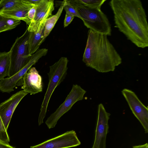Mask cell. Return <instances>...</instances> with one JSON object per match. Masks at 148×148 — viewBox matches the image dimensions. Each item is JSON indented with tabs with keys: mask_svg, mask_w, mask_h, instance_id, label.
Listing matches in <instances>:
<instances>
[{
	"mask_svg": "<svg viewBox=\"0 0 148 148\" xmlns=\"http://www.w3.org/2000/svg\"><path fill=\"white\" fill-rule=\"evenodd\" d=\"M29 34L27 28L24 34L17 37L12 46L10 52V65L8 76L10 77L25 66L29 61L28 40Z\"/></svg>",
	"mask_w": 148,
	"mask_h": 148,
	"instance_id": "cell-5",
	"label": "cell"
},
{
	"mask_svg": "<svg viewBox=\"0 0 148 148\" xmlns=\"http://www.w3.org/2000/svg\"><path fill=\"white\" fill-rule=\"evenodd\" d=\"M73 2L91 8H101L106 0H72Z\"/></svg>",
	"mask_w": 148,
	"mask_h": 148,
	"instance_id": "cell-20",
	"label": "cell"
},
{
	"mask_svg": "<svg viewBox=\"0 0 148 148\" xmlns=\"http://www.w3.org/2000/svg\"><path fill=\"white\" fill-rule=\"evenodd\" d=\"M67 2L77 10L84 25L95 32L108 36L111 35V25L101 8H91L76 3L72 0Z\"/></svg>",
	"mask_w": 148,
	"mask_h": 148,
	"instance_id": "cell-3",
	"label": "cell"
},
{
	"mask_svg": "<svg viewBox=\"0 0 148 148\" xmlns=\"http://www.w3.org/2000/svg\"><path fill=\"white\" fill-rule=\"evenodd\" d=\"M86 91L77 84H73L65 100L47 118L45 123L49 129L54 128L60 118L68 112L77 101L84 99Z\"/></svg>",
	"mask_w": 148,
	"mask_h": 148,
	"instance_id": "cell-6",
	"label": "cell"
},
{
	"mask_svg": "<svg viewBox=\"0 0 148 148\" xmlns=\"http://www.w3.org/2000/svg\"><path fill=\"white\" fill-rule=\"evenodd\" d=\"M54 10L53 0H41L37 5L34 18L27 28L29 32H37L44 26Z\"/></svg>",
	"mask_w": 148,
	"mask_h": 148,
	"instance_id": "cell-11",
	"label": "cell"
},
{
	"mask_svg": "<svg viewBox=\"0 0 148 148\" xmlns=\"http://www.w3.org/2000/svg\"><path fill=\"white\" fill-rule=\"evenodd\" d=\"M48 51L46 48L38 49L31 55L29 62L22 69L12 76L5 78L0 81V90L3 92L9 93L14 91L18 81L21 80L23 82V78L25 74L40 58L46 55Z\"/></svg>",
	"mask_w": 148,
	"mask_h": 148,
	"instance_id": "cell-7",
	"label": "cell"
},
{
	"mask_svg": "<svg viewBox=\"0 0 148 148\" xmlns=\"http://www.w3.org/2000/svg\"><path fill=\"white\" fill-rule=\"evenodd\" d=\"M28 94L23 90H20L0 104V115L6 130L16 108L22 99Z\"/></svg>",
	"mask_w": 148,
	"mask_h": 148,
	"instance_id": "cell-12",
	"label": "cell"
},
{
	"mask_svg": "<svg viewBox=\"0 0 148 148\" xmlns=\"http://www.w3.org/2000/svg\"><path fill=\"white\" fill-rule=\"evenodd\" d=\"M95 140L92 148H106L107 135L109 132L108 121L111 114L100 103L98 106V114Z\"/></svg>",
	"mask_w": 148,
	"mask_h": 148,
	"instance_id": "cell-9",
	"label": "cell"
},
{
	"mask_svg": "<svg viewBox=\"0 0 148 148\" xmlns=\"http://www.w3.org/2000/svg\"><path fill=\"white\" fill-rule=\"evenodd\" d=\"M21 88L30 95H34L42 90V78L34 67H31L23 78Z\"/></svg>",
	"mask_w": 148,
	"mask_h": 148,
	"instance_id": "cell-13",
	"label": "cell"
},
{
	"mask_svg": "<svg viewBox=\"0 0 148 148\" xmlns=\"http://www.w3.org/2000/svg\"><path fill=\"white\" fill-rule=\"evenodd\" d=\"M82 61L88 67L102 73L114 71L122 59L107 36L89 29Z\"/></svg>",
	"mask_w": 148,
	"mask_h": 148,
	"instance_id": "cell-2",
	"label": "cell"
},
{
	"mask_svg": "<svg viewBox=\"0 0 148 148\" xmlns=\"http://www.w3.org/2000/svg\"><path fill=\"white\" fill-rule=\"evenodd\" d=\"M29 1L34 5H37L40 1L41 0H29Z\"/></svg>",
	"mask_w": 148,
	"mask_h": 148,
	"instance_id": "cell-27",
	"label": "cell"
},
{
	"mask_svg": "<svg viewBox=\"0 0 148 148\" xmlns=\"http://www.w3.org/2000/svg\"><path fill=\"white\" fill-rule=\"evenodd\" d=\"M10 52H0V81L8 76L10 65Z\"/></svg>",
	"mask_w": 148,
	"mask_h": 148,
	"instance_id": "cell-17",
	"label": "cell"
},
{
	"mask_svg": "<svg viewBox=\"0 0 148 148\" xmlns=\"http://www.w3.org/2000/svg\"><path fill=\"white\" fill-rule=\"evenodd\" d=\"M114 27L137 47L148 46V25L147 16L140 0H111Z\"/></svg>",
	"mask_w": 148,
	"mask_h": 148,
	"instance_id": "cell-1",
	"label": "cell"
},
{
	"mask_svg": "<svg viewBox=\"0 0 148 148\" xmlns=\"http://www.w3.org/2000/svg\"><path fill=\"white\" fill-rule=\"evenodd\" d=\"M37 5L32 7L29 10L27 14V17L29 20L31 22V23L33 20L35 16Z\"/></svg>",
	"mask_w": 148,
	"mask_h": 148,
	"instance_id": "cell-23",
	"label": "cell"
},
{
	"mask_svg": "<svg viewBox=\"0 0 148 148\" xmlns=\"http://www.w3.org/2000/svg\"><path fill=\"white\" fill-rule=\"evenodd\" d=\"M65 4L64 0L62 1L61 5L57 12L55 15L50 16L46 20L44 27L43 41L49 35L61 16L64 9Z\"/></svg>",
	"mask_w": 148,
	"mask_h": 148,
	"instance_id": "cell-16",
	"label": "cell"
},
{
	"mask_svg": "<svg viewBox=\"0 0 148 148\" xmlns=\"http://www.w3.org/2000/svg\"><path fill=\"white\" fill-rule=\"evenodd\" d=\"M10 138L0 115V141L9 144Z\"/></svg>",
	"mask_w": 148,
	"mask_h": 148,
	"instance_id": "cell-21",
	"label": "cell"
},
{
	"mask_svg": "<svg viewBox=\"0 0 148 148\" xmlns=\"http://www.w3.org/2000/svg\"><path fill=\"white\" fill-rule=\"evenodd\" d=\"M0 148H15L10 144L5 143L0 141Z\"/></svg>",
	"mask_w": 148,
	"mask_h": 148,
	"instance_id": "cell-25",
	"label": "cell"
},
{
	"mask_svg": "<svg viewBox=\"0 0 148 148\" xmlns=\"http://www.w3.org/2000/svg\"><path fill=\"white\" fill-rule=\"evenodd\" d=\"M81 142L74 130L67 131L30 148H68L80 145Z\"/></svg>",
	"mask_w": 148,
	"mask_h": 148,
	"instance_id": "cell-10",
	"label": "cell"
},
{
	"mask_svg": "<svg viewBox=\"0 0 148 148\" xmlns=\"http://www.w3.org/2000/svg\"><path fill=\"white\" fill-rule=\"evenodd\" d=\"M27 3V0H1L0 1V12L21 8Z\"/></svg>",
	"mask_w": 148,
	"mask_h": 148,
	"instance_id": "cell-18",
	"label": "cell"
},
{
	"mask_svg": "<svg viewBox=\"0 0 148 148\" xmlns=\"http://www.w3.org/2000/svg\"><path fill=\"white\" fill-rule=\"evenodd\" d=\"M27 1V3L23 7L10 11L0 12V15L6 18L22 20L29 26L31 22L27 17V13L29 10L36 5L30 3L29 0Z\"/></svg>",
	"mask_w": 148,
	"mask_h": 148,
	"instance_id": "cell-14",
	"label": "cell"
},
{
	"mask_svg": "<svg viewBox=\"0 0 148 148\" xmlns=\"http://www.w3.org/2000/svg\"><path fill=\"white\" fill-rule=\"evenodd\" d=\"M121 93L132 112L143 127L145 133H148V108L131 90L124 88Z\"/></svg>",
	"mask_w": 148,
	"mask_h": 148,
	"instance_id": "cell-8",
	"label": "cell"
},
{
	"mask_svg": "<svg viewBox=\"0 0 148 148\" xmlns=\"http://www.w3.org/2000/svg\"><path fill=\"white\" fill-rule=\"evenodd\" d=\"M74 17L67 13H66L64 22V27L68 26L71 23Z\"/></svg>",
	"mask_w": 148,
	"mask_h": 148,
	"instance_id": "cell-24",
	"label": "cell"
},
{
	"mask_svg": "<svg viewBox=\"0 0 148 148\" xmlns=\"http://www.w3.org/2000/svg\"><path fill=\"white\" fill-rule=\"evenodd\" d=\"M69 60L65 57H62L54 64L49 66L47 73L49 83L47 88L42 103L38 118V124L43 123L48 104L54 91L64 80L67 74Z\"/></svg>",
	"mask_w": 148,
	"mask_h": 148,
	"instance_id": "cell-4",
	"label": "cell"
},
{
	"mask_svg": "<svg viewBox=\"0 0 148 148\" xmlns=\"http://www.w3.org/2000/svg\"><path fill=\"white\" fill-rule=\"evenodd\" d=\"M64 1L65 4L64 9L66 11V13L81 19L80 16L76 8L67 2L66 0H64Z\"/></svg>",
	"mask_w": 148,
	"mask_h": 148,
	"instance_id": "cell-22",
	"label": "cell"
},
{
	"mask_svg": "<svg viewBox=\"0 0 148 148\" xmlns=\"http://www.w3.org/2000/svg\"><path fill=\"white\" fill-rule=\"evenodd\" d=\"M132 148H148V144L146 143L143 145L134 146Z\"/></svg>",
	"mask_w": 148,
	"mask_h": 148,
	"instance_id": "cell-26",
	"label": "cell"
},
{
	"mask_svg": "<svg viewBox=\"0 0 148 148\" xmlns=\"http://www.w3.org/2000/svg\"><path fill=\"white\" fill-rule=\"evenodd\" d=\"M21 22L20 20L6 18L0 15V33L15 28Z\"/></svg>",
	"mask_w": 148,
	"mask_h": 148,
	"instance_id": "cell-19",
	"label": "cell"
},
{
	"mask_svg": "<svg viewBox=\"0 0 148 148\" xmlns=\"http://www.w3.org/2000/svg\"><path fill=\"white\" fill-rule=\"evenodd\" d=\"M44 26L37 32H29L28 40V50L29 56L37 51L43 42Z\"/></svg>",
	"mask_w": 148,
	"mask_h": 148,
	"instance_id": "cell-15",
	"label": "cell"
}]
</instances>
